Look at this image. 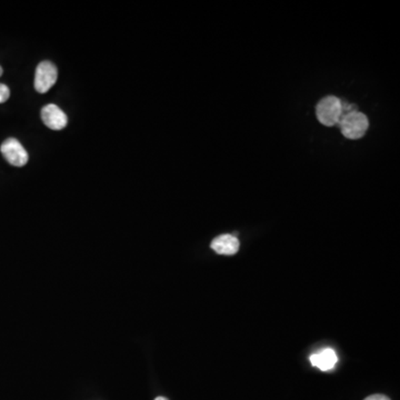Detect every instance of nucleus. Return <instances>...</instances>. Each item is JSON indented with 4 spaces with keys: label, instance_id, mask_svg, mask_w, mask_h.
<instances>
[{
    "label": "nucleus",
    "instance_id": "6e6552de",
    "mask_svg": "<svg viewBox=\"0 0 400 400\" xmlns=\"http://www.w3.org/2000/svg\"><path fill=\"white\" fill-rule=\"evenodd\" d=\"M10 97V90L3 84H0V103H5Z\"/></svg>",
    "mask_w": 400,
    "mask_h": 400
},
{
    "label": "nucleus",
    "instance_id": "1a4fd4ad",
    "mask_svg": "<svg viewBox=\"0 0 400 400\" xmlns=\"http://www.w3.org/2000/svg\"><path fill=\"white\" fill-rule=\"evenodd\" d=\"M365 400H390L385 395H373V396H369V397L366 398Z\"/></svg>",
    "mask_w": 400,
    "mask_h": 400
},
{
    "label": "nucleus",
    "instance_id": "f257e3e1",
    "mask_svg": "<svg viewBox=\"0 0 400 400\" xmlns=\"http://www.w3.org/2000/svg\"><path fill=\"white\" fill-rule=\"evenodd\" d=\"M342 100L335 96L323 98L316 107L318 121L327 127L339 124L342 119Z\"/></svg>",
    "mask_w": 400,
    "mask_h": 400
},
{
    "label": "nucleus",
    "instance_id": "0eeeda50",
    "mask_svg": "<svg viewBox=\"0 0 400 400\" xmlns=\"http://www.w3.org/2000/svg\"><path fill=\"white\" fill-rule=\"evenodd\" d=\"M310 362H312V366L319 368L321 371H328L335 368L338 358H337L335 350L332 349V348H325L319 353L312 355Z\"/></svg>",
    "mask_w": 400,
    "mask_h": 400
},
{
    "label": "nucleus",
    "instance_id": "39448f33",
    "mask_svg": "<svg viewBox=\"0 0 400 400\" xmlns=\"http://www.w3.org/2000/svg\"><path fill=\"white\" fill-rule=\"evenodd\" d=\"M42 119L44 124L53 130L64 129L68 124L67 115L53 103H50L42 109Z\"/></svg>",
    "mask_w": 400,
    "mask_h": 400
},
{
    "label": "nucleus",
    "instance_id": "f03ea898",
    "mask_svg": "<svg viewBox=\"0 0 400 400\" xmlns=\"http://www.w3.org/2000/svg\"><path fill=\"white\" fill-rule=\"evenodd\" d=\"M339 124L340 132L347 139L362 138L369 128L367 116L358 110L345 115L339 121Z\"/></svg>",
    "mask_w": 400,
    "mask_h": 400
},
{
    "label": "nucleus",
    "instance_id": "20e7f679",
    "mask_svg": "<svg viewBox=\"0 0 400 400\" xmlns=\"http://www.w3.org/2000/svg\"><path fill=\"white\" fill-rule=\"evenodd\" d=\"M0 151L3 153V158L15 167H23L29 159L26 149L16 138L6 139L1 145Z\"/></svg>",
    "mask_w": 400,
    "mask_h": 400
},
{
    "label": "nucleus",
    "instance_id": "423d86ee",
    "mask_svg": "<svg viewBox=\"0 0 400 400\" xmlns=\"http://www.w3.org/2000/svg\"><path fill=\"white\" fill-rule=\"evenodd\" d=\"M212 250L219 255H235L239 250V240L233 235H221L216 237L210 245Z\"/></svg>",
    "mask_w": 400,
    "mask_h": 400
},
{
    "label": "nucleus",
    "instance_id": "7ed1b4c3",
    "mask_svg": "<svg viewBox=\"0 0 400 400\" xmlns=\"http://www.w3.org/2000/svg\"><path fill=\"white\" fill-rule=\"evenodd\" d=\"M58 78V71L53 62H42L36 68L35 89L39 94H46Z\"/></svg>",
    "mask_w": 400,
    "mask_h": 400
},
{
    "label": "nucleus",
    "instance_id": "9d476101",
    "mask_svg": "<svg viewBox=\"0 0 400 400\" xmlns=\"http://www.w3.org/2000/svg\"><path fill=\"white\" fill-rule=\"evenodd\" d=\"M155 400H168L167 398L165 397H157Z\"/></svg>",
    "mask_w": 400,
    "mask_h": 400
},
{
    "label": "nucleus",
    "instance_id": "9b49d317",
    "mask_svg": "<svg viewBox=\"0 0 400 400\" xmlns=\"http://www.w3.org/2000/svg\"><path fill=\"white\" fill-rule=\"evenodd\" d=\"M3 68H1V66H0V76L3 75Z\"/></svg>",
    "mask_w": 400,
    "mask_h": 400
}]
</instances>
